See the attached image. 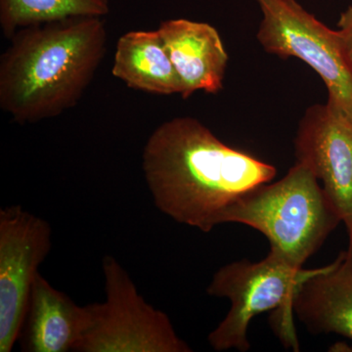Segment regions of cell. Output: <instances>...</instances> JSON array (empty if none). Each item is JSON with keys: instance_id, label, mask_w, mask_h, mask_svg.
<instances>
[{"instance_id": "13", "label": "cell", "mask_w": 352, "mask_h": 352, "mask_svg": "<svg viewBox=\"0 0 352 352\" xmlns=\"http://www.w3.org/2000/svg\"><path fill=\"white\" fill-rule=\"evenodd\" d=\"M109 0H0V27L6 38L31 25L78 17H105Z\"/></svg>"}, {"instance_id": "2", "label": "cell", "mask_w": 352, "mask_h": 352, "mask_svg": "<svg viewBox=\"0 0 352 352\" xmlns=\"http://www.w3.org/2000/svg\"><path fill=\"white\" fill-rule=\"evenodd\" d=\"M0 58V107L18 124L61 115L82 98L106 53L101 17L71 18L16 32Z\"/></svg>"}, {"instance_id": "3", "label": "cell", "mask_w": 352, "mask_h": 352, "mask_svg": "<svg viewBox=\"0 0 352 352\" xmlns=\"http://www.w3.org/2000/svg\"><path fill=\"white\" fill-rule=\"evenodd\" d=\"M342 222L320 182L296 163L276 182L259 185L238 199L224 223H240L263 234L270 251L302 268Z\"/></svg>"}, {"instance_id": "6", "label": "cell", "mask_w": 352, "mask_h": 352, "mask_svg": "<svg viewBox=\"0 0 352 352\" xmlns=\"http://www.w3.org/2000/svg\"><path fill=\"white\" fill-rule=\"evenodd\" d=\"M261 13L258 43L280 58H296L325 85L327 102L352 119V71L339 31L317 19L296 0H252Z\"/></svg>"}, {"instance_id": "8", "label": "cell", "mask_w": 352, "mask_h": 352, "mask_svg": "<svg viewBox=\"0 0 352 352\" xmlns=\"http://www.w3.org/2000/svg\"><path fill=\"white\" fill-rule=\"evenodd\" d=\"M294 145L296 163L320 182L352 245V119L328 102L314 104L298 122Z\"/></svg>"}, {"instance_id": "5", "label": "cell", "mask_w": 352, "mask_h": 352, "mask_svg": "<svg viewBox=\"0 0 352 352\" xmlns=\"http://www.w3.org/2000/svg\"><path fill=\"white\" fill-rule=\"evenodd\" d=\"M106 300L85 305L87 325L76 352H191L170 317L139 294L112 256L102 261Z\"/></svg>"}, {"instance_id": "14", "label": "cell", "mask_w": 352, "mask_h": 352, "mask_svg": "<svg viewBox=\"0 0 352 352\" xmlns=\"http://www.w3.org/2000/svg\"><path fill=\"white\" fill-rule=\"evenodd\" d=\"M338 27L344 56L352 71V6L347 7L346 10L340 14Z\"/></svg>"}, {"instance_id": "7", "label": "cell", "mask_w": 352, "mask_h": 352, "mask_svg": "<svg viewBox=\"0 0 352 352\" xmlns=\"http://www.w3.org/2000/svg\"><path fill=\"white\" fill-rule=\"evenodd\" d=\"M52 228L20 205L0 208V352L12 351Z\"/></svg>"}, {"instance_id": "12", "label": "cell", "mask_w": 352, "mask_h": 352, "mask_svg": "<svg viewBox=\"0 0 352 352\" xmlns=\"http://www.w3.org/2000/svg\"><path fill=\"white\" fill-rule=\"evenodd\" d=\"M112 74L132 89L160 95L182 92V83L157 30L122 34Z\"/></svg>"}, {"instance_id": "11", "label": "cell", "mask_w": 352, "mask_h": 352, "mask_svg": "<svg viewBox=\"0 0 352 352\" xmlns=\"http://www.w3.org/2000/svg\"><path fill=\"white\" fill-rule=\"evenodd\" d=\"M85 325V307L76 305L38 273L17 342L24 352H76Z\"/></svg>"}, {"instance_id": "9", "label": "cell", "mask_w": 352, "mask_h": 352, "mask_svg": "<svg viewBox=\"0 0 352 352\" xmlns=\"http://www.w3.org/2000/svg\"><path fill=\"white\" fill-rule=\"evenodd\" d=\"M157 32L182 83L183 99L200 90L217 94L223 89L229 57L214 27L180 18L164 21Z\"/></svg>"}, {"instance_id": "4", "label": "cell", "mask_w": 352, "mask_h": 352, "mask_svg": "<svg viewBox=\"0 0 352 352\" xmlns=\"http://www.w3.org/2000/svg\"><path fill=\"white\" fill-rule=\"evenodd\" d=\"M317 270L296 267L271 252L256 263L242 259L222 266L208 284L207 294L227 298L231 307L226 318L208 335L210 346L215 351H249L248 331L252 319L277 309L282 342L298 349L292 300L298 285Z\"/></svg>"}, {"instance_id": "10", "label": "cell", "mask_w": 352, "mask_h": 352, "mask_svg": "<svg viewBox=\"0 0 352 352\" xmlns=\"http://www.w3.org/2000/svg\"><path fill=\"white\" fill-rule=\"evenodd\" d=\"M291 305L309 333L352 340V245L298 285Z\"/></svg>"}, {"instance_id": "1", "label": "cell", "mask_w": 352, "mask_h": 352, "mask_svg": "<svg viewBox=\"0 0 352 352\" xmlns=\"http://www.w3.org/2000/svg\"><path fill=\"white\" fill-rule=\"evenodd\" d=\"M142 170L153 201L177 223L210 233L238 199L272 182L276 168L222 142L200 120L177 117L152 132Z\"/></svg>"}]
</instances>
